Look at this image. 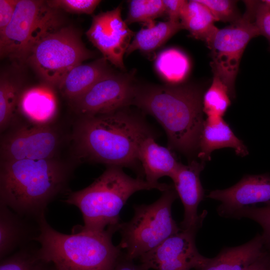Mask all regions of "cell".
<instances>
[{"label": "cell", "mask_w": 270, "mask_h": 270, "mask_svg": "<svg viewBox=\"0 0 270 270\" xmlns=\"http://www.w3.org/2000/svg\"><path fill=\"white\" fill-rule=\"evenodd\" d=\"M142 113L124 108L105 114L80 116L71 136L78 160L127 167L144 178L138 152L140 142L156 137Z\"/></svg>", "instance_id": "cell-1"}, {"label": "cell", "mask_w": 270, "mask_h": 270, "mask_svg": "<svg viewBox=\"0 0 270 270\" xmlns=\"http://www.w3.org/2000/svg\"><path fill=\"white\" fill-rule=\"evenodd\" d=\"M132 106L161 124L171 150L188 156L198 154L204 122L202 94L198 88L188 84H138Z\"/></svg>", "instance_id": "cell-2"}, {"label": "cell", "mask_w": 270, "mask_h": 270, "mask_svg": "<svg viewBox=\"0 0 270 270\" xmlns=\"http://www.w3.org/2000/svg\"><path fill=\"white\" fill-rule=\"evenodd\" d=\"M70 166L58 158L9 160L0 164V204L38 220L66 188Z\"/></svg>", "instance_id": "cell-3"}, {"label": "cell", "mask_w": 270, "mask_h": 270, "mask_svg": "<svg viewBox=\"0 0 270 270\" xmlns=\"http://www.w3.org/2000/svg\"><path fill=\"white\" fill-rule=\"evenodd\" d=\"M38 253L57 270H113L122 252L112 242L118 228H108L102 232L80 228L78 232L64 234L53 228L45 214L38 220Z\"/></svg>", "instance_id": "cell-4"}, {"label": "cell", "mask_w": 270, "mask_h": 270, "mask_svg": "<svg viewBox=\"0 0 270 270\" xmlns=\"http://www.w3.org/2000/svg\"><path fill=\"white\" fill-rule=\"evenodd\" d=\"M174 188L173 184L132 178L122 168L110 166L89 186L70 192L65 202L76 206L81 212L84 222L82 229L102 232L114 227L119 230L122 223L120 212L133 194L152 189L164 192Z\"/></svg>", "instance_id": "cell-5"}, {"label": "cell", "mask_w": 270, "mask_h": 270, "mask_svg": "<svg viewBox=\"0 0 270 270\" xmlns=\"http://www.w3.org/2000/svg\"><path fill=\"white\" fill-rule=\"evenodd\" d=\"M178 198L174 188L164 192L152 204L134 206L133 217L122 222L118 230L121 240L118 246L125 250L126 258H140L181 231L172 214V206Z\"/></svg>", "instance_id": "cell-6"}, {"label": "cell", "mask_w": 270, "mask_h": 270, "mask_svg": "<svg viewBox=\"0 0 270 270\" xmlns=\"http://www.w3.org/2000/svg\"><path fill=\"white\" fill-rule=\"evenodd\" d=\"M61 20L58 10L46 0H19L10 22L0 34V57L27 60L42 39L62 27Z\"/></svg>", "instance_id": "cell-7"}, {"label": "cell", "mask_w": 270, "mask_h": 270, "mask_svg": "<svg viewBox=\"0 0 270 270\" xmlns=\"http://www.w3.org/2000/svg\"><path fill=\"white\" fill-rule=\"evenodd\" d=\"M94 56L76 31L70 27H61L42 39L27 61L46 83L58 87L72 68Z\"/></svg>", "instance_id": "cell-8"}, {"label": "cell", "mask_w": 270, "mask_h": 270, "mask_svg": "<svg viewBox=\"0 0 270 270\" xmlns=\"http://www.w3.org/2000/svg\"><path fill=\"white\" fill-rule=\"evenodd\" d=\"M246 10L230 26L218 29L208 46L212 56L211 67L227 87L230 97L234 96V83L240 64L249 42L260 35L254 17V1H244Z\"/></svg>", "instance_id": "cell-9"}, {"label": "cell", "mask_w": 270, "mask_h": 270, "mask_svg": "<svg viewBox=\"0 0 270 270\" xmlns=\"http://www.w3.org/2000/svg\"><path fill=\"white\" fill-rule=\"evenodd\" d=\"M63 140L60 132L52 124L17 126L1 138L0 162L58 158Z\"/></svg>", "instance_id": "cell-10"}, {"label": "cell", "mask_w": 270, "mask_h": 270, "mask_svg": "<svg viewBox=\"0 0 270 270\" xmlns=\"http://www.w3.org/2000/svg\"><path fill=\"white\" fill-rule=\"evenodd\" d=\"M138 85L134 72H112L70 104L80 116L113 112L132 106Z\"/></svg>", "instance_id": "cell-11"}, {"label": "cell", "mask_w": 270, "mask_h": 270, "mask_svg": "<svg viewBox=\"0 0 270 270\" xmlns=\"http://www.w3.org/2000/svg\"><path fill=\"white\" fill-rule=\"evenodd\" d=\"M196 232L182 230L142 256L140 265L146 270H200L210 258L198 252L195 242Z\"/></svg>", "instance_id": "cell-12"}, {"label": "cell", "mask_w": 270, "mask_h": 270, "mask_svg": "<svg viewBox=\"0 0 270 270\" xmlns=\"http://www.w3.org/2000/svg\"><path fill=\"white\" fill-rule=\"evenodd\" d=\"M122 6L92 16L86 34L88 40L108 61L126 71L124 56L130 44L134 32L122 18Z\"/></svg>", "instance_id": "cell-13"}, {"label": "cell", "mask_w": 270, "mask_h": 270, "mask_svg": "<svg viewBox=\"0 0 270 270\" xmlns=\"http://www.w3.org/2000/svg\"><path fill=\"white\" fill-rule=\"evenodd\" d=\"M207 197L218 200L220 216L230 218L240 209L264 203L270 205V176L246 175L233 186L211 191Z\"/></svg>", "instance_id": "cell-14"}, {"label": "cell", "mask_w": 270, "mask_h": 270, "mask_svg": "<svg viewBox=\"0 0 270 270\" xmlns=\"http://www.w3.org/2000/svg\"><path fill=\"white\" fill-rule=\"evenodd\" d=\"M204 166V162L192 160L187 165L180 162L170 178L174 188L184 207V216L180 224L182 230L198 232L201 227L206 212L198 214V208L204 198V190L200 180V174Z\"/></svg>", "instance_id": "cell-15"}, {"label": "cell", "mask_w": 270, "mask_h": 270, "mask_svg": "<svg viewBox=\"0 0 270 270\" xmlns=\"http://www.w3.org/2000/svg\"><path fill=\"white\" fill-rule=\"evenodd\" d=\"M58 100L53 86L46 83L24 89L18 112L29 123L36 125L52 124L58 110Z\"/></svg>", "instance_id": "cell-16"}, {"label": "cell", "mask_w": 270, "mask_h": 270, "mask_svg": "<svg viewBox=\"0 0 270 270\" xmlns=\"http://www.w3.org/2000/svg\"><path fill=\"white\" fill-rule=\"evenodd\" d=\"M230 148L237 155L244 156L248 150L242 142L234 134L228 124L222 117H207L201 132L198 156L202 160H210L215 150Z\"/></svg>", "instance_id": "cell-17"}, {"label": "cell", "mask_w": 270, "mask_h": 270, "mask_svg": "<svg viewBox=\"0 0 270 270\" xmlns=\"http://www.w3.org/2000/svg\"><path fill=\"white\" fill-rule=\"evenodd\" d=\"M155 138L149 136L140 144L138 152L145 180L152 183L164 176L171 178L180 162L168 148L158 144Z\"/></svg>", "instance_id": "cell-18"}, {"label": "cell", "mask_w": 270, "mask_h": 270, "mask_svg": "<svg viewBox=\"0 0 270 270\" xmlns=\"http://www.w3.org/2000/svg\"><path fill=\"white\" fill-rule=\"evenodd\" d=\"M268 250L262 236L258 234L246 244L222 248L200 270H246Z\"/></svg>", "instance_id": "cell-19"}, {"label": "cell", "mask_w": 270, "mask_h": 270, "mask_svg": "<svg viewBox=\"0 0 270 270\" xmlns=\"http://www.w3.org/2000/svg\"><path fill=\"white\" fill-rule=\"evenodd\" d=\"M108 60L102 58L88 64H80L72 68L58 86L62 95L68 101L77 98L94 84L112 72Z\"/></svg>", "instance_id": "cell-20"}, {"label": "cell", "mask_w": 270, "mask_h": 270, "mask_svg": "<svg viewBox=\"0 0 270 270\" xmlns=\"http://www.w3.org/2000/svg\"><path fill=\"white\" fill-rule=\"evenodd\" d=\"M7 206L0 204V260L34 240L31 228L23 218Z\"/></svg>", "instance_id": "cell-21"}, {"label": "cell", "mask_w": 270, "mask_h": 270, "mask_svg": "<svg viewBox=\"0 0 270 270\" xmlns=\"http://www.w3.org/2000/svg\"><path fill=\"white\" fill-rule=\"evenodd\" d=\"M215 22L210 10L197 0L188 2L180 18L182 29L188 30L195 38L206 42L208 46L218 30Z\"/></svg>", "instance_id": "cell-22"}, {"label": "cell", "mask_w": 270, "mask_h": 270, "mask_svg": "<svg viewBox=\"0 0 270 270\" xmlns=\"http://www.w3.org/2000/svg\"><path fill=\"white\" fill-rule=\"evenodd\" d=\"M182 29L180 22L170 20L154 23L146 28H142L134 35L126 54L128 55L136 50L145 53L154 52Z\"/></svg>", "instance_id": "cell-23"}, {"label": "cell", "mask_w": 270, "mask_h": 270, "mask_svg": "<svg viewBox=\"0 0 270 270\" xmlns=\"http://www.w3.org/2000/svg\"><path fill=\"white\" fill-rule=\"evenodd\" d=\"M156 68L168 84L176 85L186 76L190 70L187 56L181 51L169 48L162 51L157 57Z\"/></svg>", "instance_id": "cell-24"}, {"label": "cell", "mask_w": 270, "mask_h": 270, "mask_svg": "<svg viewBox=\"0 0 270 270\" xmlns=\"http://www.w3.org/2000/svg\"><path fill=\"white\" fill-rule=\"evenodd\" d=\"M24 89L12 80L1 76L0 80V130L4 132L14 124L18 112V103Z\"/></svg>", "instance_id": "cell-25"}, {"label": "cell", "mask_w": 270, "mask_h": 270, "mask_svg": "<svg viewBox=\"0 0 270 270\" xmlns=\"http://www.w3.org/2000/svg\"><path fill=\"white\" fill-rule=\"evenodd\" d=\"M0 260V270H50L52 266L40 257L38 248L28 244Z\"/></svg>", "instance_id": "cell-26"}, {"label": "cell", "mask_w": 270, "mask_h": 270, "mask_svg": "<svg viewBox=\"0 0 270 270\" xmlns=\"http://www.w3.org/2000/svg\"><path fill=\"white\" fill-rule=\"evenodd\" d=\"M226 86L220 78L214 76L211 86L202 96L203 112L207 117H222L230 104Z\"/></svg>", "instance_id": "cell-27"}, {"label": "cell", "mask_w": 270, "mask_h": 270, "mask_svg": "<svg viewBox=\"0 0 270 270\" xmlns=\"http://www.w3.org/2000/svg\"><path fill=\"white\" fill-rule=\"evenodd\" d=\"M166 14L162 0H132L129 2V10L124 22L128 25L142 22L147 26L154 22V20Z\"/></svg>", "instance_id": "cell-28"}, {"label": "cell", "mask_w": 270, "mask_h": 270, "mask_svg": "<svg viewBox=\"0 0 270 270\" xmlns=\"http://www.w3.org/2000/svg\"><path fill=\"white\" fill-rule=\"evenodd\" d=\"M246 218L258 223L263 230L262 234L266 246L270 250V205L262 207L250 206L236 210L230 218Z\"/></svg>", "instance_id": "cell-29"}, {"label": "cell", "mask_w": 270, "mask_h": 270, "mask_svg": "<svg viewBox=\"0 0 270 270\" xmlns=\"http://www.w3.org/2000/svg\"><path fill=\"white\" fill-rule=\"evenodd\" d=\"M205 6L211 12L216 21L231 24L242 17L238 10L236 1L231 0H197Z\"/></svg>", "instance_id": "cell-30"}, {"label": "cell", "mask_w": 270, "mask_h": 270, "mask_svg": "<svg viewBox=\"0 0 270 270\" xmlns=\"http://www.w3.org/2000/svg\"><path fill=\"white\" fill-rule=\"evenodd\" d=\"M48 6L56 10L76 14H91L100 4L99 0H49Z\"/></svg>", "instance_id": "cell-31"}, {"label": "cell", "mask_w": 270, "mask_h": 270, "mask_svg": "<svg viewBox=\"0 0 270 270\" xmlns=\"http://www.w3.org/2000/svg\"><path fill=\"white\" fill-rule=\"evenodd\" d=\"M254 17L260 35L264 36L270 44V8L262 0L255 1Z\"/></svg>", "instance_id": "cell-32"}, {"label": "cell", "mask_w": 270, "mask_h": 270, "mask_svg": "<svg viewBox=\"0 0 270 270\" xmlns=\"http://www.w3.org/2000/svg\"><path fill=\"white\" fill-rule=\"evenodd\" d=\"M19 0H0V34L10 22Z\"/></svg>", "instance_id": "cell-33"}, {"label": "cell", "mask_w": 270, "mask_h": 270, "mask_svg": "<svg viewBox=\"0 0 270 270\" xmlns=\"http://www.w3.org/2000/svg\"><path fill=\"white\" fill-rule=\"evenodd\" d=\"M166 14L168 20L180 22V16L184 8L188 3L184 0H164Z\"/></svg>", "instance_id": "cell-34"}, {"label": "cell", "mask_w": 270, "mask_h": 270, "mask_svg": "<svg viewBox=\"0 0 270 270\" xmlns=\"http://www.w3.org/2000/svg\"><path fill=\"white\" fill-rule=\"evenodd\" d=\"M113 270H146L141 265L136 264L134 260L128 258L122 252Z\"/></svg>", "instance_id": "cell-35"}, {"label": "cell", "mask_w": 270, "mask_h": 270, "mask_svg": "<svg viewBox=\"0 0 270 270\" xmlns=\"http://www.w3.org/2000/svg\"><path fill=\"white\" fill-rule=\"evenodd\" d=\"M246 270H270V252L268 250Z\"/></svg>", "instance_id": "cell-36"}, {"label": "cell", "mask_w": 270, "mask_h": 270, "mask_svg": "<svg viewBox=\"0 0 270 270\" xmlns=\"http://www.w3.org/2000/svg\"><path fill=\"white\" fill-rule=\"evenodd\" d=\"M266 5L270 8V0H262Z\"/></svg>", "instance_id": "cell-37"}, {"label": "cell", "mask_w": 270, "mask_h": 270, "mask_svg": "<svg viewBox=\"0 0 270 270\" xmlns=\"http://www.w3.org/2000/svg\"><path fill=\"white\" fill-rule=\"evenodd\" d=\"M50 270H57L54 267V266L52 264V266L51 268V269Z\"/></svg>", "instance_id": "cell-38"}]
</instances>
